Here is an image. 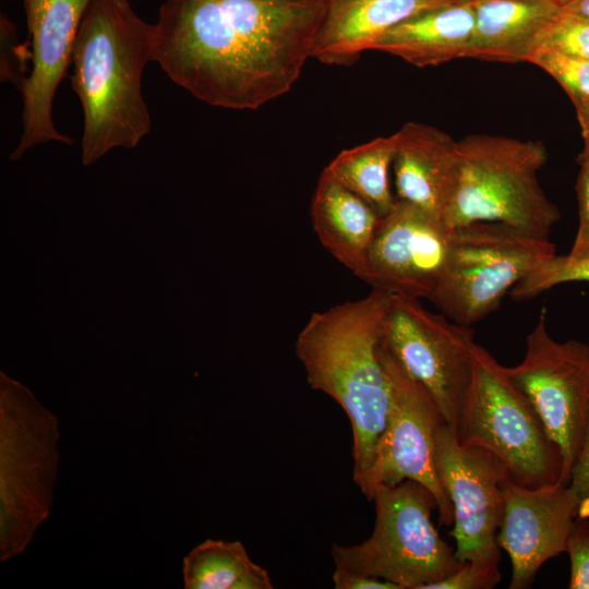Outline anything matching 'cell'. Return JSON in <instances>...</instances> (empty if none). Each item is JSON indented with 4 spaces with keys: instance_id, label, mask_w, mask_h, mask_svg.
<instances>
[{
    "instance_id": "cell-1",
    "label": "cell",
    "mask_w": 589,
    "mask_h": 589,
    "mask_svg": "<svg viewBox=\"0 0 589 589\" xmlns=\"http://www.w3.org/2000/svg\"><path fill=\"white\" fill-rule=\"evenodd\" d=\"M323 13V0H166L155 62L211 106L254 110L298 81Z\"/></svg>"
},
{
    "instance_id": "cell-2",
    "label": "cell",
    "mask_w": 589,
    "mask_h": 589,
    "mask_svg": "<svg viewBox=\"0 0 589 589\" xmlns=\"http://www.w3.org/2000/svg\"><path fill=\"white\" fill-rule=\"evenodd\" d=\"M155 56V24L129 0L91 1L71 58V86L83 110V165L115 147L134 148L149 133L142 76Z\"/></svg>"
},
{
    "instance_id": "cell-3",
    "label": "cell",
    "mask_w": 589,
    "mask_h": 589,
    "mask_svg": "<svg viewBox=\"0 0 589 589\" xmlns=\"http://www.w3.org/2000/svg\"><path fill=\"white\" fill-rule=\"evenodd\" d=\"M389 293L366 297L315 312L300 330L296 354L309 385L330 396L352 429V479L372 501V471L390 408V383L378 345Z\"/></svg>"
},
{
    "instance_id": "cell-4",
    "label": "cell",
    "mask_w": 589,
    "mask_h": 589,
    "mask_svg": "<svg viewBox=\"0 0 589 589\" xmlns=\"http://www.w3.org/2000/svg\"><path fill=\"white\" fill-rule=\"evenodd\" d=\"M548 154L539 141L471 134L458 141V170L442 221L450 230L476 221L502 223L549 240L560 220L538 171Z\"/></svg>"
},
{
    "instance_id": "cell-5",
    "label": "cell",
    "mask_w": 589,
    "mask_h": 589,
    "mask_svg": "<svg viewBox=\"0 0 589 589\" xmlns=\"http://www.w3.org/2000/svg\"><path fill=\"white\" fill-rule=\"evenodd\" d=\"M57 416L0 372V561L22 554L50 514L58 477Z\"/></svg>"
},
{
    "instance_id": "cell-6",
    "label": "cell",
    "mask_w": 589,
    "mask_h": 589,
    "mask_svg": "<svg viewBox=\"0 0 589 589\" xmlns=\"http://www.w3.org/2000/svg\"><path fill=\"white\" fill-rule=\"evenodd\" d=\"M454 431L460 444L494 454L510 480L522 486L564 483L560 448L529 400L508 378L504 365L478 344Z\"/></svg>"
},
{
    "instance_id": "cell-7",
    "label": "cell",
    "mask_w": 589,
    "mask_h": 589,
    "mask_svg": "<svg viewBox=\"0 0 589 589\" xmlns=\"http://www.w3.org/2000/svg\"><path fill=\"white\" fill-rule=\"evenodd\" d=\"M375 524L361 543L330 549L336 567L392 581L401 589H426L447 578L460 565L431 520L433 494L406 480L380 485L373 495Z\"/></svg>"
},
{
    "instance_id": "cell-8",
    "label": "cell",
    "mask_w": 589,
    "mask_h": 589,
    "mask_svg": "<svg viewBox=\"0 0 589 589\" xmlns=\"http://www.w3.org/2000/svg\"><path fill=\"white\" fill-rule=\"evenodd\" d=\"M550 240L502 223L449 230L447 261L430 301L449 320L471 326L497 309L522 278L555 255Z\"/></svg>"
},
{
    "instance_id": "cell-9",
    "label": "cell",
    "mask_w": 589,
    "mask_h": 589,
    "mask_svg": "<svg viewBox=\"0 0 589 589\" xmlns=\"http://www.w3.org/2000/svg\"><path fill=\"white\" fill-rule=\"evenodd\" d=\"M380 342L430 393L454 429L472 376V328L429 311L419 299L389 293Z\"/></svg>"
},
{
    "instance_id": "cell-10",
    "label": "cell",
    "mask_w": 589,
    "mask_h": 589,
    "mask_svg": "<svg viewBox=\"0 0 589 589\" xmlns=\"http://www.w3.org/2000/svg\"><path fill=\"white\" fill-rule=\"evenodd\" d=\"M504 370L560 448L568 484L589 422V345L553 339L543 309L527 336L524 359Z\"/></svg>"
},
{
    "instance_id": "cell-11",
    "label": "cell",
    "mask_w": 589,
    "mask_h": 589,
    "mask_svg": "<svg viewBox=\"0 0 589 589\" xmlns=\"http://www.w3.org/2000/svg\"><path fill=\"white\" fill-rule=\"evenodd\" d=\"M434 456L454 509L456 557L460 563L498 564L496 538L504 509L503 482L509 478L506 467L488 449L460 444L446 422L436 430Z\"/></svg>"
},
{
    "instance_id": "cell-12",
    "label": "cell",
    "mask_w": 589,
    "mask_h": 589,
    "mask_svg": "<svg viewBox=\"0 0 589 589\" xmlns=\"http://www.w3.org/2000/svg\"><path fill=\"white\" fill-rule=\"evenodd\" d=\"M378 350L392 400L372 471V498L380 485L416 481L433 494L440 524L450 526L454 509L440 482L434 456L436 430L445 420L430 393L404 371L381 342Z\"/></svg>"
},
{
    "instance_id": "cell-13",
    "label": "cell",
    "mask_w": 589,
    "mask_h": 589,
    "mask_svg": "<svg viewBox=\"0 0 589 589\" xmlns=\"http://www.w3.org/2000/svg\"><path fill=\"white\" fill-rule=\"evenodd\" d=\"M449 230L423 208L397 199L381 217L353 274L373 289L430 300L445 268Z\"/></svg>"
},
{
    "instance_id": "cell-14",
    "label": "cell",
    "mask_w": 589,
    "mask_h": 589,
    "mask_svg": "<svg viewBox=\"0 0 589 589\" xmlns=\"http://www.w3.org/2000/svg\"><path fill=\"white\" fill-rule=\"evenodd\" d=\"M92 0H23L31 45V73L20 85L23 100L22 134L10 160L49 141L68 145L52 120L57 88L71 64L75 37Z\"/></svg>"
},
{
    "instance_id": "cell-15",
    "label": "cell",
    "mask_w": 589,
    "mask_h": 589,
    "mask_svg": "<svg viewBox=\"0 0 589 589\" xmlns=\"http://www.w3.org/2000/svg\"><path fill=\"white\" fill-rule=\"evenodd\" d=\"M504 509L497 543L512 562L510 589L530 587L541 566L565 552L578 501L568 484L522 486L503 482Z\"/></svg>"
},
{
    "instance_id": "cell-16",
    "label": "cell",
    "mask_w": 589,
    "mask_h": 589,
    "mask_svg": "<svg viewBox=\"0 0 589 589\" xmlns=\"http://www.w3.org/2000/svg\"><path fill=\"white\" fill-rule=\"evenodd\" d=\"M324 13L312 58L330 65H351L387 31L454 0H323Z\"/></svg>"
},
{
    "instance_id": "cell-17",
    "label": "cell",
    "mask_w": 589,
    "mask_h": 589,
    "mask_svg": "<svg viewBox=\"0 0 589 589\" xmlns=\"http://www.w3.org/2000/svg\"><path fill=\"white\" fill-rule=\"evenodd\" d=\"M393 160L397 199L442 220L457 178L458 141L420 122H407L396 133Z\"/></svg>"
},
{
    "instance_id": "cell-18",
    "label": "cell",
    "mask_w": 589,
    "mask_h": 589,
    "mask_svg": "<svg viewBox=\"0 0 589 589\" xmlns=\"http://www.w3.org/2000/svg\"><path fill=\"white\" fill-rule=\"evenodd\" d=\"M473 32L467 58L527 61L545 26L560 13L555 0H472Z\"/></svg>"
},
{
    "instance_id": "cell-19",
    "label": "cell",
    "mask_w": 589,
    "mask_h": 589,
    "mask_svg": "<svg viewBox=\"0 0 589 589\" xmlns=\"http://www.w3.org/2000/svg\"><path fill=\"white\" fill-rule=\"evenodd\" d=\"M470 2L453 3L412 16L381 36L371 50L384 51L419 68L467 58L473 32Z\"/></svg>"
},
{
    "instance_id": "cell-20",
    "label": "cell",
    "mask_w": 589,
    "mask_h": 589,
    "mask_svg": "<svg viewBox=\"0 0 589 589\" xmlns=\"http://www.w3.org/2000/svg\"><path fill=\"white\" fill-rule=\"evenodd\" d=\"M311 219L322 245L353 273L375 233L381 216L324 169L313 195Z\"/></svg>"
},
{
    "instance_id": "cell-21",
    "label": "cell",
    "mask_w": 589,
    "mask_h": 589,
    "mask_svg": "<svg viewBox=\"0 0 589 589\" xmlns=\"http://www.w3.org/2000/svg\"><path fill=\"white\" fill-rule=\"evenodd\" d=\"M185 589H273L268 572L240 541L207 539L183 558Z\"/></svg>"
},
{
    "instance_id": "cell-22",
    "label": "cell",
    "mask_w": 589,
    "mask_h": 589,
    "mask_svg": "<svg viewBox=\"0 0 589 589\" xmlns=\"http://www.w3.org/2000/svg\"><path fill=\"white\" fill-rule=\"evenodd\" d=\"M395 149V133L376 137L342 151L325 169L383 217L392 211L397 200L392 194L388 176Z\"/></svg>"
},
{
    "instance_id": "cell-23",
    "label": "cell",
    "mask_w": 589,
    "mask_h": 589,
    "mask_svg": "<svg viewBox=\"0 0 589 589\" xmlns=\"http://www.w3.org/2000/svg\"><path fill=\"white\" fill-rule=\"evenodd\" d=\"M528 62L550 74L565 91L576 110L580 129L589 122V59L548 48H536Z\"/></svg>"
},
{
    "instance_id": "cell-24",
    "label": "cell",
    "mask_w": 589,
    "mask_h": 589,
    "mask_svg": "<svg viewBox=\"0 0 589 589\" xmlns=\"http://www.w3.org/2000/svg\"><path fill=\"white\" fill-rule=\"evenodd\" d=\"M570 281H589V257L575 260L555 254L516 284L509 294L515 301L529 300Z\"/></svg>"
},
{
    "instance_id": "cell-25",
    "label": "cell",
    "mask_w": 589,
    "mask_h": 589,
    "mask_svg": "<svg viewBox=\"0 0 589 589\" xmlns=\"http://www.w3.org/2000/svg\"><path fill=\"white\" fill-rule=\"evenodd\" d=\"M537 48L589 59V20L561 9L542 31Z\"/></svg>"
},
{
    "instance_id": "cell-26",
    "label": "cell",
    "mask_w": 589,
    "mask_h": 589,
    "mask_svg": "<svg viewBox=\"0 0 589 589\" xmlns=\"http://www.w3.org/2000/svg\"><path fill=\"white\" fill-rule=\"evenodd\" d=\"M565 553L569 556V589H589V518L577 517Z\"/></svg>"
},
{
    "instance_id": "cell-27",
    "label": "cell",
    "mask_w": 589,
    "mask_h": 589,
    "mask_svg": "<svg viewBox=\"0 0 589 589\" xmlns=\"http://www.w3.org/2000/svg\"><path fill=\"white\" fill-rule=\"evenodd\" d=\"M501 577L498 564L464 562L447 578L426 589H491L500 582Z\"/></svg>"
},
{
    "instance_id": "cell-28",
    "label": "cell",
    "mask_w": 589,
    "mask_h": 589,
    "mask_svg": "<svg viewBox=\"0 0 589 589\" xmlns=\"http://www.w3.org/2000/svg\"><path fill=\"white\" fill-rule=\"evenodd\" d=\"M580 170L576 182L579 226L568 254L569 259L589 257V159L578 160Z\"/></svg>"
},
{
    "instance_id": "cell-29",
    "label": "cell",
    "mask_w": 589,
    "mask_h": 589,
    "mask_svg": "<svg viewBox=\"0 0 589 589\" xmlns=\"http://www.w3.org/2000/svg\"><path fill=\"white\" fill-rule=\"evenodd\" d=\"M568 485L578 501V517L589 518V422L570 471Z\"/></svg>"
},
{
    "instance_id": "cell-30",
    "label": "cell",
    "mask_w": 589,
    "mask_h": 589,
    "mask_svg": "<svg viewBox=\"0 0 589 589\" xmlns=\"http://www.w3.org/2000/svg\"><path fill=\"white\" fill-rule=\"evenodd\" d=\"M332 579L336 589H401L392 581L349 572L336 566Z\"/></svg>"
},
{
    "instance_id": "cell-31",
    "label": "cell",
    "mask_w": 589,
    "mask_h": 589,
    "mask_svg": "<svg viewBox=\"0 0 589 589\" xmlns=\"http://www.w3.org/2000/svg\"><path fill=\"white\" fill-rule=\"evenodd\" d=\"M562 9L566 12L589 20V0H570L563 4Z\"/></svg>"
},
{
    "instance_id": "cell-32",
    "label": "cell",
    "mask_w": 589,
    "mask_h": 589,
    "mask_svg": "<svg viewBox=\"0 0 589 589\" xmlns=\"http://www.w3.org/2000/svg\"><path fill=\"white\" fill-rule=\"evenodd\" d=\"M581 134L584 139V148L578 157V160L589 159V122L581 128Z\"/></svg>"
},
{
    "instance_id": "cell-33",
    "label": "cell",
    "mask_w": 589,
    "mask_h": 589,
    "mask_svg": "<svg viewBox=\"0 0 589 589\" xmlns=\"http://www.w3.org/2000/svg\"><path fill=\"white\" fill-rule=\"evenodd\" d=\"M557 3H560L561 5L567 3L568 1L570 0H555Z\"/></svg>"
},
{
    "instance_id": "cell-34",
    "label": "cell",
    "mask_w": 589,
    "mask_h": 589,
    "mask_svg": "<svg viewBox=\"0 0 589 589\" xmlns=\"http://www.w3.org/2000/svg\"><path fill=\"white\" fill-rule=\"evenodd\" d=\"M456 3H462V2H469V1H472V0H454Z\"/></svg>"
}]
</instances>
